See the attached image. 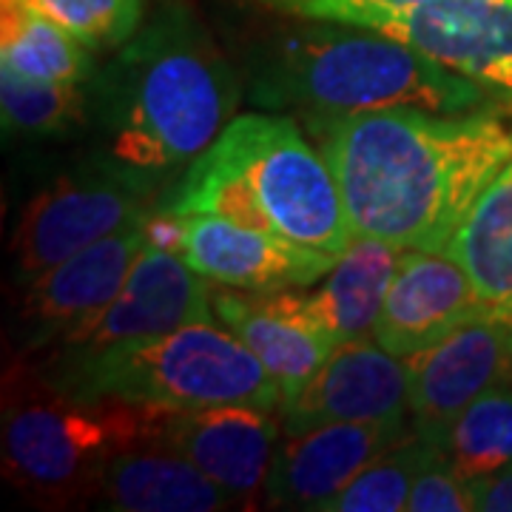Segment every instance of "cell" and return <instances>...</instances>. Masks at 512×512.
Returning a JSON list of instances; mask_svg holds the SVG:
<instances>
[{
  "instance_id": "d6986e66",
  "label": "cell",
  "mask_w": 512,
  "mask_h": 512,
  "mask_svg": "<svg viewBox=\"0 0 512 512\" xmlns=\"http://www.w3.org/2000/svg\"><path fill=\"white\" fill-rule=\"evenodd\" d=\"M214 316L231 333H237L242 345L254 353L274 376L282 390V404L299 393V387L325 365L333 348L322 336H316L299 319L274 308L265 293L239 296L231 291L211 288Z\"/></svg>"
},
{
  "instance_id": "8992f818",
  "label": "cell",
  "mask_w": 512,
  "mask_h": 512,
  "mask_svg": "<svg viewBox=\"0 0 512 512\" xmlns=\"http://www.w3.org/2000/svg\"><path fill=\"white\" fill-rule=\"evenodd\" d=\"M160 410L120 399H77L49 382L3 410V470L23 493L66 504L97 493L111 456L157 439Z\"/></svg>"
},
{
  "instance_id": "277c9868",
  "label": "cell",
  "mask_w": 512,
  "mask_h": 512,
  "mask_svg": "<svg viewBox=\"0 0 512 512\" xmlns=\"http://www.w3.org/2000/svg\"><path fill=\"white\" fill-rule=\"evenodd\" d=\"M154 208L220 214L333 259L356 237L333 168L293 117H234Z\"/></svg>"
},
{
  "instance_id": "ac0fdd59",
  "label": "cell",
  "mask_w": 512,
  "mask_h": 512,
  "mask_svg": "<svg viewBox=\"0 0 512 512\" xmlns=\"http://www.w3.org/2000/svg\"><path fill=\"white\" fill-rule=\"evenodd\" d=\"M97 493L120 512H214L234 507L194 461L160 439L140 441L111 456Z\"/></svg>"
},
{
  "instance_id": "3957f363",
  "label": "cell",
  "mask_w": 512,
  "mask_h": 512,
  "mask_svg": "<svg viewBox=\"0 0 512 512\" xmlns=\"http://www.w3.org/2000/svg\"><path fill=\"white\" fill-rule=\"evenodd\" d=\"M248 97L262 109L293 111L311 126L396 106L464 114L478 109L487 92L399 37L319 20L256 46Z\"/></svg>"
},
{
  "instance_id": "ffe728a7",
  "label": "cell",
  "mask_w": 512,
  "mask_h": 512,
  "mask_svg": "<svg viewBox=\"0 0 512 512\" xmlns=\"http://www.w3.org/2000/svg\"><path fill=\"white\" fill-rule=\"evenodd\" d=\"M447 254L461 262L490 311L512 313V160L478 197Z\"/></svg>"
},
{
  "instance_id": "9a60e30c",
  "label": "cell",
  "mask_w": 512,
  "mask_h": 512,
  "mask_svg": "<svg viewBox=\"0 0 512 512\" xmlns=\"http://www.w3.org/2000/svg\"><path fill=\"white\" fill-rule=\"evenodd\" d=\"M490 311L470 274L447 251H402L384 296L373 339L393 356H413L439 345L461 325Z\"/></svg>"
},
{
  "instance_id": "83f0119b",
  "label": "cell",
  "mask_w": 512,
  "mask_h": 512,
  "mask_svg": "<svg viewBox=\"0 0 512 512\" xmlns=\"http://www.w3.org/2000/svg\"><path fill=\"white\" fill-rule=\"evenodd\" d=\"M473 493H476V510L512 512V473L478 481L473 484Z\"/></svg>"
},
{
  "instance_id": "9c48e42d",
  "label": "cell",
  "mask_w": 512,
  "mask_h": 512,
  "mask_svg": "<svg viewBox=\"0 0 512 512\" xmlns=\"http://www.w3.org/2000/svg\"><path fill=\"white\" fill-rule=\"evenodd\" d=\"M407 362L413 433L439 447L450 424L501 384H512V313L484 311Z\"/></svg>"
},
{
  "instance_id": "484cf974",
  "label": "cell",
  "mask_w": 512,
  "mask_h": 512,
  "mask_svg": "<svg viewBox=\"0 0 512 512\" xmlns=\"http://www.w3.org/2000/svg\"><path fill=\"white\" fill-rule=\"evenodd\" d=\"M259 3L296 15V18L333 20V23L379 29L384 20L419 0H259Z\"/></svg>"
},
{
  "instance_id": "7a4b0ae2",
  "label": "cell",
  "mask_w": 512,
  "mask_h": 512,
  "mask_svg": "<svg viewBox=\"0 0 512 512\" xmlns=\"http://www.w3.org/2000/svg\"><path fill=\"white\" fill-rule=\"evenodd\" d=\"M239 80L185 9H165L86 83L97 157L151 185L188 168L231 123Z\"/></svg>"
},
{
  "instance_id": "5bb4252c",
  "label": "cell",
  "mask_w": 512,
  "mask_h": 512,
  "mask_svg": "<svg viewBox=\"0 0 512 512\" xmlns=\"http://www.w3.org/2000/svg\"><path fill=\"white\" fill-rule=\"evenodd\" d=\"M404 416L376 421H330L285 433L276 444L265 495L288 510H325L370 461L402 441Z\"/></svg>"
},
{
  "instance_id": "603a6c76",
  "label": "cell",
  "mask_w": 512,
  "mask_h": 512,
  "mask_svg": "<svg viewBox=\"0 0 512 512\" xmlns=\"http://www.w3.org/2000/svg\"><path fill=\"white\" fill-rule=\"evenodd\" d=\"M3 131L12 137H55L86 123V86L46 83L15 69L0 72Z\"/></svg>"
},
{
  "instance_id": "30bf717a",
  "label": "cell",
  "mask_w": 512,
  "mask_h": 512,
  "mask_svg": "<svg viewBox=\"0 0 512 512\" xmlns=\"http://www.w3.org/2000/svg\"><path fill=\"white\" fill-rule=\"evenodd\" d=\"M146 245L148 217L29 279L20 296L15 328L20 348L57 345L63 336L94 319L120 293Z\"/></svg>"
},
{
  "instance_id": "ba28073f",
  "label": "cell",
  "mask_w": 512,
  "mask_h": 512,
  "mask_svg": "<svg viewBox=\"0 0 512 512\" xmlns=\"http://www.w3.org/2000/svg\"><path fill=\"white\" fill-rule=\"evenodd\" d=\"M183 256L148 242L120 293L86 325L57 342L52 362H80L103 350L163 336L171 330L214 322L211 288Z\"/></svg>"
},
{
  "instance_id": "7c38bea8",
  "label": "cell",
  "mask_w": 512,
  "mask_h": 512,
  "mask_svg": "<svg viewBox=\"0 0 512 512\" xmlns=\"http://www.w3.org/2000/svg\"><path fill=\"white\" fill-rule=\"evenodd\" d=\"M274 410L220 404L202 410H160L157 439L180 450L205 476L248 507L268 487L276 456Z\"/></svg>"
},
{
  "instance_id": "8fae6325",
  "label": "cell",
  "mask_w": 512,
  "mask_h": 512,
  "mask_svg": "<svg viewBox=\"0 0 512 512\" xmlns=\"http://www.w3.org/2000/svg\"><path fill=\"white\" fill-rule=\"evenodd\" d=\"M512 100V0H419L376 29Z\"/></svg>"
},
{
  "instance_id": "6da1fadb",
  "label": "cell",
  "mask_w": 512,
  "mask_h": 512,
  "mask_svg": "<svg viewBox=\"0 0 512 512\" xmlns=\"http://www.w3.org/2000/svg\"><path fill=\"white\" fill-rule=\"evenodd\" d=\"M305 128L336 174L353 234L402 251H447L512 160V123L493 111L396 106Z\"/></svg>"
},
{
  "instance_id": "d4e9b609",
  "label": "cell",
  "mask_w": 512,
  "mask_h": 512,
  "mask_svg": "<svg viewBox=\"0 0 512 512\" xmlns=\"http://www.w3.org/2000/svg\"><path fill=\"white\" fill-rule=\"evenodd\" d=\"M66 32H72L92 52L120 49L137 35L143 23V0H20Z\"/></svg>"
},
{
  "instance_id": "4fadbf2b",
  "label": "cell",
  "mask_w": 512,
  "mask_h": 512,
  "mask_svg": "<svg viewBox=\"0 0 512 512\" xmlns=\"http://www.w3.org/2000/svg\"><path fill=\"white\" fill-rule=\"evenodd\" d=\"M174 254L183 256L205 279L251 293L313 285L336 265L333 256L316 254L268 231L225 220L220 214L180 217Z\"/></svg>"
},
{
  "instance_id": "2e32d148",
  "label": "cell",
  "mask_w": 512,
  "mask_h": 512,
  "mask_svg": "<svg viewBox=\"0 0 512 512\" xmlns=\"http://www.w3.org/2000/svg\"><path fill=\"white\" fill-rule=\"evenodd\" d=\"M279 410L285 433L330 421L399 419L410 413L407 362L387 353L376 339L339 345Z\"/></svg>"
},
{
  "instance_id": "52a82bcc",
  "label": "cell",
  "mask_w": 512,
  "mask_h": 512,
  "mask_svg": "<svg viewBox=\"0 0 512 512\" xmlns=\"http://www.w3.org/2000/svg\"><path fill=\"white\" fill-rule=\"evenodd\" d=\"M151 185L103 157L63 171L26 205L12 239L18 282L80 254L126 225L151 217Z\"/></svg>"
},
{
  "instance_id": "e0dca14e",
  "label": "cell",
  "mask_w": 512,
  "mask_h": 512,
  "mask_svg": "<svg viewBox=\"0 0 512 512\" xmlns=\"http://www.w3.org/2000/svg\"><path fill=\"white\" fill-rule=\"evenodd\" d=\"M399 259L402 248L356 234L316 291L305 296L271 291L265 293V299L282 313L299 319L316 336H322L333 350L348 342L373 339Z\"/></svg>"
},
{
  "instance_id": "7402d4cb",
  "label": "cell",
  "mask_w": 512,
  "mask_h": 512,
  "mask_svg": "<svg viewBox=\"0 0 512 512\" xmlns=\"http://www.w3.org/2000/svg\"><path fill=\"white\" fill-rule=\"evenodd\" d=\"M439 456L470 484L512 473V384L478 396L444 433Z\"/></svg>"
},
{
  "instance_id": "cb8c5ba5",
  "label": "cell",
  "mask_w": 512,
  "mask_h": 512,
  "mask_svg": "<svg viewBox=\"0 0 512 512\" xmlns=\"http://www.w3.org/2000/svg\"><path fill=\"white\" fill-rule=\"evenodd\" d=\"M439 458V447L421 436H404L376 461H370L359 476L339 495H333L325 512H399L407 510L410 490L427 464Z\"/></svg>"
},
{
  "instance_id": "5b68a950",
  "label": "cell",
  "mask_w": 512,
  "mask_h": 512,
  "mask_svg": "<svg viewBox=\"0 0 512 512\" xmlns=\"http://www.w3.org/2000/svg\"><path fill=\"white\" fill-rule=\"evenodd\" d=\"M46 382L77 399H120L154 410H202L220 404L282 407L274 376L214 322L103 350L80 362H49Z\"/></svg>"
},
{
  "instance_id": "4316f807",
  "label": "cell",
  "mask_w": 512,
  "mask_h": 512,
  "mask_svg": "<svg viewBox=\"0 0 512 512\" xmlns=\"http://www.w3.org/2000/svg\"><path fill=\"white\" fill-rule=\"evenodd\" d=\"M410 512H464L476 510V493L473 484L464 481L456 470L444 461L436 458L433 464H427L416 478L413 490H410V501H407Z\"/></svg>"
},
{
  "instance_id": "44dd1931",
  "label": "cell",
  "mask_w": 512,
  "mask_h": 512,
  "mask_svg": "<svg viewBox=\"0 0 512 512\" xmlns=\"http://www.w3.org/2000/svg\"><path fill=\"white\" fill-rule=\"evenodd\" d=\"M0 60L6 69L46 83L83 86L97 72L89 46L20 0L0 6Z\"/></svg>"
}]
</instances>
